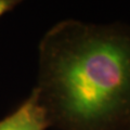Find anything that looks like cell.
I'll return each mask as SVG.
<instances>
[{"label":"cell","instance_id":"cell-1","mask_svg":"<svg viewBox=\"0 0 130 130\" xmlns=\"http://www.w3.org/2000/svg\"><path fill=\"white\" fill-rule=\"evenodd\" d=\"M32 91L59 130H130V24L55 23L38 44Z\"/></svg>","mask_w":130,"mask_h":130},{"label":"cell","instance_id":"cell-2","mask_svg":"<svg viewBox=\"0 0 130 130\" xmlns=\"http://www.w3.org/2000/svg\"><path fill=\"white\" fill-rule=\"evenodd\" d=\"M49 127L46 113L32 90L13 112L0 119V130H47Z\"/></svg>","mask_w":130,"mask_h":130},{"label":"cell","instance_id":"cell-3","mask_svg":"<svg viewBox=\"0 0 130 130\" xmlns=\"http://www.w3.org/2000/svg\"><path fill=\"white\" fill-rule=\"evenodd\" d=\"M19 5L20 1H18V0H0V16L6 14L7 12L13 10Z\"/></svg>","mask_w":130,"mask_h":130}]
</instances>
